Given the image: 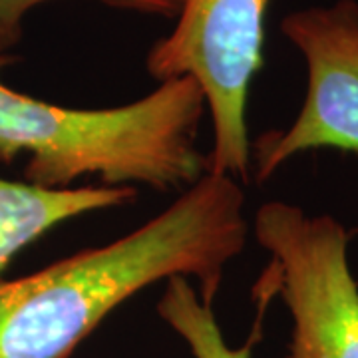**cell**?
Here are the masks:
<instances>
[{
    "mask_svg": "<svg viewBox=\"0 0 358 358\" xmlns=\"http://www.w3.org/2000/svg\"><path fill=\"white\" fill-rule=\"evenodd\" d=\"M16 56L0 54V72ZM203 90L189 76L159 82L136 102L78 110L16 92L0 82V162L28 155L24 181L68 189L80 178L103 185L187 189L209 171L197 150Z\"/></svg>",
    "mask_w": 358,
    "mask_h": 358,
    "instance_id": "2",
    "label": "cell"
},
{
    "mask_svg": "<svg viewBox=\"0 0 358 358\" xmlns=\"http://www.w3.org/2000/svg\"><path fill=\"white\" fill-rule=\"evenodd\" d=\"M241 181L207 171L159 215L18 279H0V358H70L115 308L173 277L213 305L243 253L249 223Z\"/></svg>",
    "mask_w": 358,
    "mask_h": 358,
    "instance_id": "1",
    "label": "cell"
},
{
    "mask_svg": "<svg viewBox=\"0 0 358 358\" xmlns=\"http://www.w3.org/2000/svg\"><path fill=\"white\" fill-rule=\"evenodd\" d=\"M157 313L167 327L187 345L193 358H251L257 334L241 346L227 345L213 305L205 303L195 285L185 277L166 281Z\"/></svg>",
    "mask_w": 358,
    "mask_h": 358,
    "instance_id": "7",
    "label": "cell"
},
{
    "mask_svg": "<svg viewBox=\"0 0 358 358\" xmlns=\"http://www.w3.org/2000/svg\"><path fill=\"white\" fill-rule=\"evenodd\" d=\"M281 30L305 58L307 96L289 128L255 141L259 183L310 150L358 154V2L336 0L294 10L282 18Z\"/></svg>",
    "mask_w": 358,
    "mask_h": 358,
    "instance_id": "5",
    "label": "cell"
},
{
    "mask_svg": "<svg viewBox=\"0 0 358 358\" xmlns=\"http://www.w3.org/2000/svg\"><path fill=\"white\" fill-rule=\"evenodd\" d=\"M253 233L271 255L259 289L268 299L281 294L293 322L287 358H358V282L345 225L267 201L255 211Z\"/></svg>",
    "mask_w": 358,
    "mask_h": 358,
    "instance_id": "4",
    "label": "cell"
},
{
    "mask_svg": "<svg viewBox=\"0 0 358 358\" xmlns=\"http://www.w3.org/2000/svg\"><path fill=\"white\" fill-rule=\"evenodd\" d=\"M268 0H179L173 30L148 52L145 68L157 82L193 78L211 115L209 171L249 179L251 145L247 102L263 66Z\"/></svg>",
    "mask_w": 358,
    "mask_h": 358,
    "instance_id": "3",
    "label": "cell"
},
{
    "mask_svg": "<svg viewBox=\"0 0 358 358\" xmlns=\"http://www.w3.org/2000/svg\"><path fill=\"white\" fill-rule=\"evenodd\" d=\"M138 201L131 185H82L48 189L0 178V279L13 259L54 227L86 213Z\"/></svg>",
    "mask_w": 358,
    "mask_h": 358,
    "instance_id": "6",
    "label": "cell"
},
{
    "mask_svg": "<svg viewBox=\"0 0 358 358\" xmlns=\"http://www.w3.org/2000/svg\"><path fill=\"white\" fill-rule=\"evenodd\" d=\"M50 0H0V54H8L24 36V18L34 6ZM103 6L126 13L176 18L179 0H96Z\"/></svg>",
    "mask_w": 358,
    "mask_h": 358,
    "instance_id": "8",
    "label": "cell"
}]
</instances>
